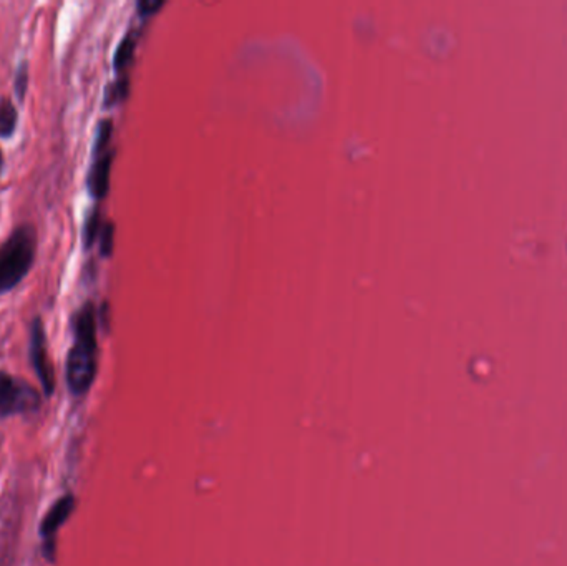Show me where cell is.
<instances>
[{
  "instance_id": "9",
  "label": "cell",
  "mask_w": 567,
  "mask_h": 566,
  "mask_svg": "<svg viewBox=\"0 0 567 566\" xmlns=\"http://www.w3.org/2000/svg\"><path fill=\"white\" fill-rule=\"evenodd\" d=\"M135 47H137V37L129 30L127 36L121 38L120 46L116 47L115 57H113V65H115L116 71H127L128 65L133 60Z\"/></svg>"
},
{
  "instance_id": "5",
  "label": "cell",
  "mask_w": 567,
  "mask_h": 566,
  "mask_svg": "<svg viewBox=\"0 0 567 566\" xmlns=\"http://www.w3.org/2000/svg\"><path fill=\"white\" fill-rule=\"evenodd\" d=\"M75 507H77L75 496L71 494L62 495L52 507L48 508L46 517L42 519L38 533L42 538L44 556L50 563L55 562V540H57L55 537H57L58 530L69 521L71 513L75 512Z\"/></svg>"
},
{
  "instance_id": "14",
  "label": "cell",
  "mask_w": 567,
  "mask_h": 566,
  "mask_svg": "<svg viewBox=\"0 0 567 566\" xmlns=\"http://www.w3.org/2000/svg\"><path fill=\"white\" fill-rule=\"evenodd\" d=\"M2 171H4V154L0 150V178H2Z\"/></svg>"
},
{
  "instance_id": "3",
  "label": "cell",
  "mask_w": 567,
  "mask_h": 566,
  "mask_svg": "<svg viewBox=\"0 0 567 566\" xmlns=\"http://www.w3.org/2000/svg\"><path fill=\"white\" fill-rule=\"evenodd\" d=\"M40 394L22 379L0 370V417L38 412Z\"/></svg>"
},
{
  "instance_id": "7",
  "label": "cell",
  "mask_w": 567,
  "mask_h": 566,
  "mask_svg": "<svg viewBox=\"0 0 567 566\" xmlns=\"http://www.w3.org/2000/svg\"><path fill=\"white\" fill-rule=\"evenodd\" d=\"M19 125V110L11 98H0V138L9 140L13 137Z\"/></svg>"
},
{
  "instance_id": "8",
  "label": "cell",
  "mask_w": 567,
  "mask_h": 566,
  "mask_svg": "<svg viewBox=\"0 0 567 566\" xmlns=\"http://www.w3.org/2000/svg\"><path fill=\"white\" fill-rule=\"evenodd\" d=\"M102 216H100V210L95 206L92 212H88L85 224H83V231H81V243H83V249H90L95 241L100 237V231H102Z\"/></svg>"
},
{
  "instance_id": "6",
  "label": "cell",
  "mask_w": 567,
  "mask_h": 566,
  "mask_svg": "<svg viewBox=\"0 0 567 566\" xmlns=\"http://www.w3.org/2000/svg\"><path fill=\"white\" fill-rule=\"evenodd\" d=\"M113 150H104L93 154V163L87 177V187L96 201L104 200L108 195L110 188V171H112V162H113Z\"/></svg>"
},
{
  "instance_id": "10",
  "label": "cell",
  "mask_w": 567,
  "mask_h": 566,
  "mask_svg": "<svg viewBox=\"0 0 567 566\" xmlns=\"http://www.w3.org/2000/svg\"><path fill=\"white\" fill-rule=\"evenodd\" d=\"M129 90V80L127 75L120 77L115 82L108 83L104 88V105L112 106L127 98Z\"/></svg>"
},
{
  "instance_id": "1",
  "label": "cell",
  "mask_w": 567,
  "mask_h": 566,
  "mask_svg": "<svg viewBox=\"0 0 567 566\" xmlns=\"http://www.w3.org/2000/svg\"><path fill=\"white\" fill-rule=\"evenodd\" d=\"M73 344L67 355L65 379L71 395H85L95 382L98 370L96 311L93 301H85L71 318Z\"/></svg>"
},
{
  "instance_id": "11",
  "label": "cell",
  "mask_w": 567,
  "mask_h": 566,
  "mask_svg": "<svg viewBox=\"0 0 567 566\" xmlns=\"http://www.w3.org/2000/svg\"><path fill=\"white\" fill-rule=\"evenodd\" d=\"M27 90H29V62L22 60L13 73V95L19 100V104H23Z\"/></svg>"
},
{
  "instance_id": "2",
  "label": "cell",
  "mask_w": 567,
  "mask_h": 566,
  "mask_svg": "<svg viewBox=\"0 0 567 566\" xmlns=\"http://www.w3.org/2000/svg\"><path fill=\"white\" fill-rule=\"evenodd\" d=\"M37 229L21 224L0 245V295L11 293L27 278L37 256Z\"/></svg>"
},
{
  "instance_id": "4",
  "label": "cell",
  "mask_w": 567,
  "mask_h": 566,
  "mask_svg": "<svg viewBox=\"0 0 567 566\" xmlns=\"http://www.w3.org/2000/svg\"><path fill=\"white\" fill-rule=\"evenodd\" d=\"M29 357L34 367L35 374L40 380L42 390L46 397H50L55 390V374L54 366L48 359L46 351V334L44 320L37 316L30 324V337H29Z\"/></svg>"
},
{
  "instance_id": "12",
  "label": "cell",
  "mask_w": 567,
  "mask_h": 566,
  "mask_svg": "<svg viewBox=\"0 0 567 566\" xmlns=\"http://www.w3.org/2000/svg\"><path fill=\"white\" fill-rule=\"evenodd\" d=\"M113 237H115V224L112 223V221H106V223H104V226H102V231H100V237H98L100 254H102L104 258L110 256L112 251H113V245H115Z\"/></svg>"
},
{
  "instance_id": "13",
  "label": "cell",
  "mask_w": 567,
  "mask_h": 566,
  "mask_svg": "<svg viewBox=\"0 0 567 566\" xmlns=\"http://www.w3.org/2000/svg\"><path fill=\"white\" fill-rule=\"evenodd\" d=\"M163 0H139L138 9L141 13H151L162 5Z\"/></svg>"
}]
</instances>
